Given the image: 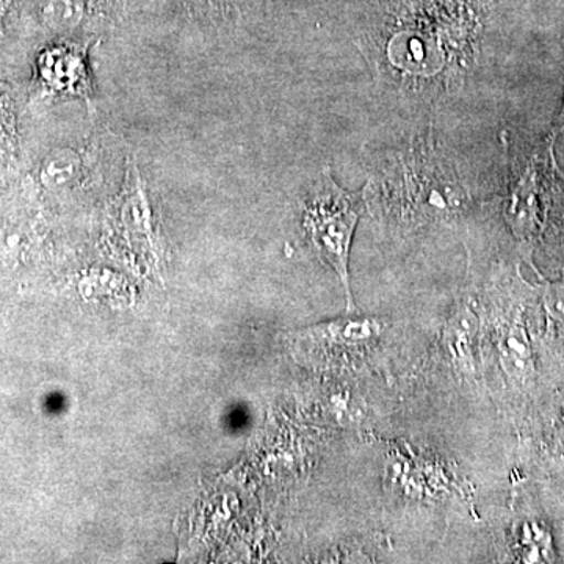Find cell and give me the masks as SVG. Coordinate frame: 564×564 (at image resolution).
Wrapping results in <instances>:
<instances>
[{
  "mask_svg": "<svg viewBox=\"0 0 564 564\" xmlns=\"http://www.w3.org/2000/svg\"><path fill=\"white\" fill-rule=\"evenodd\" d=\"M358 218V196L343 191L333 181L328 170H325L315 182L304 207V228L318 254L339 274L350 306L352 300L348 282V258Z\"/></svg>",
  "mask_w": 564,
  "mask_h": 564,
  "instance_id": "1",
  "label": "cell"
},
{
  "mask_svg": "<svg viewBox=\"0 0 564 564\" xmlns=\"http://www.w3.org/2000/svg\"><path fill=\"white\" fill-rule=\"evenodd\" d=\"M40 77L46 90L77 96L91 107L93 88L85 44H58L44 52L40 58Z\"/></svg>",
  "mask_w": 564,
  "mask_h": 564,
  "instance_id": "2",
  "label": "cell"
},
{
  "mask_svg": "<svg viewBox=\"0 0 564 564\" xmlns=\"http://www.w3.org/2000/svg\"><path fill=\"white\" fill-rule=\"evenodd\" d=\"M87 176V159L82 152L62 148L44 158L39 170L41 184L51 191L70 187Z\"/></svg>",
  "mask_w": 564,
  "mask_h": 564,
  "instance_id": "3",
  "label": "cell"
},
{
  "mask_svg": "<svg viewBox=\"0 0 564 564\" xmlns=\"http://www.w3.org/2000/svg\"><path fill=\"white\" fill-rule=\"evenodd\" d=\"M95 2L96 0H41L40 17L51 31L74 32L90 20Z\"/></svg>",
  "mask_w": 564,
  "mask_h": 564,
  "instance_id": "4",
  "label": "cell"
},
{
  "mask_svg": "<svg viewBox=\"0 0 564 564\" xmlns=\"http://www.w3.org/2000/svg\"><path fill=\"white\" fill-rule=\"evenodd\" d=\"M11 115L9 111V106L3 102L2 96H0V151L3 148L9 147L11 140Z\"/></svg>",
  "mask_w": 564,
  "mask_h": 564,
  "instance_id": "5",
  "label": "cell"
},
{
  "mask_svg": "<svg viewBox=\"0 0 564 564\" xmlns=\"http://www.w3.org/2000/svg\"><path fill=\"white\" fill-rule=\"evenodd\" d=\"M182 3L195 13H214L215 0H182Z\"/></svg>",
  "mask_w": 564,
  "mask_h": 564,
  "instance_id": "6",
  "label": "cell"
},
{
  "mask_svg": "<svg viewBox=\"0 0 564 564\" xmlns=\"http://www.w3.org/2000/svg\"><path fill=\"white\" fill-rule=\"evenodd\" d=\"M11 3H13V0H0V25H2L3 18L9 13Z\"/></svg>",
  "mask_w": 564,
  "mask_h": 564,
  "instance_id": "7",
  "label": "cell"
},
{
  "mask_svg": "<svg viewBox=\"0 0 564 564\" xmlns=\"http://www.w3.org/2000/svg\"><path fill=\"white\" fill-rule=\"evenodd\" d=\"M563 421H564V417H563Z\"/></svg>",
  "mask_w": 564,
  "mask_h": 564,
  "instance_id": "8",
  "label": "cell"
}]
</instances>
